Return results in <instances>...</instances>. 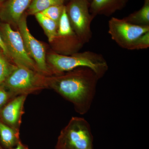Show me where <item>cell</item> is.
<instances>
[{"mask_svg":"<svg viewBox=\"0 0 149 149\" xmlns=\"http://www.w3.org/2000/svg\"><path fill=\"white\" fill-rule=\"evenodd\" d=\"M93 137L89 123L82 117H73L61 133L58 149H93Z\"/></svg>","mask_w":149,"mask_h":149,"instance_id":"3","label":"cell"},{"mask_svg":"<svg viewBox=\"0 0 149 149\" xmlns=\"http://www.w3.org/2000/svg\"><path fill=\"white\" fill-rule=\"evenodd\" d=\"M47 59L50 71L54 75L86 67L93 70L100 79L109 69L107 62L103 56L91 51L78 52L70 55L54 53L49 54Z\"/></svg>","mask_w":149,"mask_h":149,"instance_id":"2","label":"cell"},{"mask_svg":"<svg viewBox=\"0 0 149 149\" xmlns=\"http://www.w3.org/2000/svg\"><path fill=\"white\" fill-rule=\"evenodd\" d=\"M12 149H26L25 148H24L21 144H19L18 145H17V146L16 147V148H13Z\"/></svg>","mask_w":149,"mask_h":149,"instance_id":"21","label":"cell"},{"mask_svg":"<svg viewBox=\"0 0 149 149\" xmlns=\"http://www.w3.org/2000/svg\"><path fill=\"white\" fill-rule=\"evenodd\" d=\"M8 95L5 90L0 89V107L2 106L8 100Z\"/></svg>","mask_w":149,"mask_h":149,"instance_id":"19","label":"cell"},{"mask_svg":"<svg viewBox=\"0 0 149 149\" xmlns=\"http://www.w3.org/2000/svg\"><path fill=\"white\" fill-rule=\"evenodd\" d=\"M90 6L88 0H70L65 5L70 26L84 45L92 37L91 25L94 18L90 13Z\"/></svg>","mask_w":149,"mask_h":149,"instance_id":"4","label":"cell"},{"mask_svg":"<svg viewBox=\"0 0 149 149\" xmlns=\"http://www.w3.org/2000/svg\"><path fill=\"white\" fill-rule=\"evenodd\" d=\"M149 47V32H146L137 40L133 46V50H141L148 49Z\"/></svg>","mask_w":149,"mask_h":149,"instance_id":"18","label":"cell"},{"mask_svg":"<svg viewBox=\"0 0 149 149\" xmlns=\"http://www.w3.org/2000/svg\"><path fill=\"white\" fill-rule=\"evenodd\" d=\"M15 66L12 65L0 52V84L5 81Z\"/></svg>","mask_w":149,"mask_h":149,"instance_id":"17","label":"cell"},{"mask_svg":"<svg viewBox=\"0 0 149 149\" xmlns=\"http://www.w3.org/2000/svg\"><path fill=\"white\" fill-rule=\"evenodd\" d=\"M65 7L64 4L52 6L41 13L48 18L53 20L58 25Z\"/></svg>","mask_w":149,"mask_h":149,"instance_id":"16","label":"cell"},{"mask_svg":"<svg viewBox=\"0 0 149 149\" xmlns=\"http://www.w3.org/2000/svg\"><path fill=\"white\" fill-rule=\"evenodd\" d=\"M27 96L26 94H23L16 97L9 103L2 111L3 120L13 128L17 127L20 123Z\"/></svg>","mask_w":149,"mask_h":149,"instance_id":"10","label":"cell"},{"mask_svg":"<svg viewBox=\"0 0 149 149\" xmlns=\"http://www.w3.org/2000/svg\"><path fill=\"white\" fill-rule=\"evenodd\" d=\"M65 0H32L26 11L27 15H35L52 6L64 4Z\"/></svg>","mask_w":149,"mask_h":149,"instance_id":"14","label":"cell"},{"mask_svg":"<svg viewBox=\"0 0 149 149\" xmlns=\"http://www.w3.org/2000/svg\"><path fill=\"white\" fill-rule=\"evenodd\" d=\"M35 15L37 21L42 27L49 42H54L56 38L58 25L41 13L36 14Z\"/></svg>","mask_w":149,"mask_h":149,"instance_id":"13","label":"cell"},{"mask_svg":"<svg viewBox=\"0 0 149 149\" xmlns=\"http://www.w3.org/2000/svg\"><path fill=\"white\" fill-rule=\"evenodd\" d=\"M123 19L135 25L149 26V0H145L143 6L139 10Z\"/></svg>","mask_w":149,"mask_h":149,"instance_id":"12","label":"cell"},{"mask_svg":"<svg viewBox=\"0 0 149 149\" xmlns=\"http://www.w3.org/2000/svg\"><path fill=\"white\" fill-rule=\"evenodd\" d=\"M0 48L1 49L2 51L3 54L4 55L6 56L9 58L8 52L7 50L4 43L3 42L1 34H0Z\"/></svg>","mask_w":149,"mask_h":149,"instance_id":"20","label":"cell"},{"mask_svg":"<svg viewBox=\"0 0 149 149\" xmlns=\"http://www.w3.org/2000/svg\"><path fill=\"white\" fill-rule=\"evenodd\" d=\"M88 1H89V2H91V0H88Z\"/></svg>","mask_w":149,"mask_h":149,"instance_id":"23","label":"cell"},{"mask_svg":"<svg viewBox=\"0 0 149 149\" xmlns=\"http://www.w3.org/2000/svg\"><path fill=\"white\" fill-rule=\"evenodd\" d=\"M0 138L5 146H13L17 141V136L14 129L0 122Z\"/></svg>","mask_w":149,"mask_h":149,"instance_id":"15","label":"cell"},{"mask_svg":"<svg viewBox=\"0 0 149 149\" xmlns=\"http://www.w3.org/2000/svg\"><path fill=\"white\" fill-rule=\"evenodd\" d=\"M0 34L10 58L16 65H23L37 70L36 65L27 53L19 31L13 30L8 23H3L0 26Z\"/></svg>","mask_w":149,"mask_h":149,"instance_id":"6","label":"cell"},{"mask_svg":"<svg viewBox=\"0 0 149 149\" xmlns=\"http://www.w3.org/2000/svg\"><path fill=\"white\" fill-rule=\"evenodd\" d=\"M6 0H0V3H2L4 2V1H5Z\"/></svg>","mask_w":149,"mask_h":149,"instance_id":"22","label":"cell"},{"mask_svg":"<svg viewBox=\"0 0 149 149\" xmlns=\"http://www.w3.org/2000/svg\"><path fill=\"white\" fill-rule=\"evenodd\" d=\"M100 79L91 68L80 67L46 81L47 86L73 104L77 113L84 115L91 109Z\"/></svg>","mask_w":149,"mask_h":149,"instance_id":"1","label":"cell"},{"mask_svg":"<svg viewBox=\"0 0 149 149\" xmlns=\"http://www.w3.org/2000/svg\"><path fill=\"white\" fill-rule=\"evenodd\" d=\"M108 28L112 40L120 47L130 50L142 35L149 32V26L135 25L114 17L109 21Z\"/></svg>","mask_w":149,"mask_h":149,"instance_id":"7","label":"cell"},{"mask_svg":"<svg viewBox=\"0 0 149 149\" xmlns=\"http://www.w3.org/2000/svg\"><path fill=\"white\" fill-rule=\"evenodd\" d=\"M32 0H6L0 6V17L6 23L17 25Z\"/></svg>","mask_w":149,"mask_h":149,"instance_id":"9","label":"cell"},{"mask_svg":"<svg viewBox=\"0 0 149 149\" xmlns=\"http://www.w3.org/2000/svg\"><path fill=\"white\" fill-rule=\"evenodd\" d=\"M127 2L128 0H91L90 13L94 18L97 15L109 17L123 9Z\"/></svg>","mask_w":149,"mask_h":149,"instance_id":"11","label":"cell"},{"mask_svg":"<svg viewBox=\"0 0 149 149\" xmlns=\"http://www.w3.org/2000/svg\"><path fill=\"white\" fill-rule=\"evenodd\" d=\"M27 15L25 13L17 25L25 49L27 53L35 61L38 70L45 74H50L47 63L45 48L29 32L27 25Z\"/></svg>","mask_w":149,"mask_h":149,"instance_id":"8","label":"cell"},{"mask_svg":"<svg viewBox=\"0 0 149 149\" xmlns=\"http://www.w3.org/2000/svg\"><path fill=\"white\" fill-rule=\"evenodd\" d=\"M36 70L23 65H17L5 80L6 85L14 94H26L46 85L44 79Z\"/></svg>","mask_w":149,"mask_h":149,"instance_id":"5","label":"cell"}]
</instances>
